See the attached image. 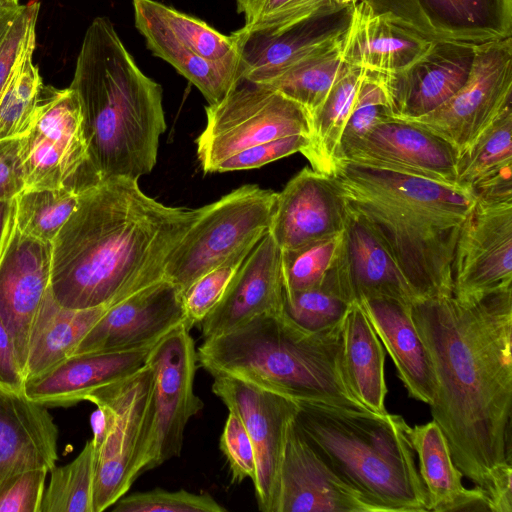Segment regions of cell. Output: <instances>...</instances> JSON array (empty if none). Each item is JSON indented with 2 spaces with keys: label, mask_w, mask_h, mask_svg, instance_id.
Instances as JSON below:
<instances>
[{
  "label": "cell",
  "mask_w": 512,
  "mask_h": 512,
  "mask_svg": "<svg viewBox=\"0 0 512 512\" xmlns=\"http://www.w3.org/2000/svg\"><path fill=\"white\" fill-rule=\"evenodd\" d=\"M474 46L434 41L407 68L385 74L391 117H420L449 100L469 76Z\"/></svg>",
  "instance_id": "24"
},
{
  "label": "cell",
  "mask_w": 512,
  "mask_h": 512,
  "mask_svg": "<svg viewBox=\"0 0 512 512\" xmlns=\"http://www.w3.org/2000/svg\"><path fill=\"white\" fill-rule=\"evenodd\" d=\"M328 176L392 256L415 301L453 295L456 243L476 202L471 190L341 158Z\"/></svg>",
  "instance_id": "3"
},
{
  "label": "cell",
  "mask_w": 512,
  "mask_h": 512,
  "mask_svg": "<svg viewBox=\"0 0 512 512\" xmlns=\"http://www.w3.org/2000/svg\"><path fill=\"white\" fill-rule=\"evenodd\" d=\"M81 192L70 185L23 190L14 198L18 229L30 237L52 243L76 209Z\"/></svg>",
  "instance_id": "37"
},
{
  "label": "cell",
  "mask_w": 512,
  "mask_h": 512,
  "mask_svg": "<svg viewBox=\"0 0 512 512\" xmlns=\"http://www.w3.org/2000/svg\"><path fill=\"white\" fill-rule=\"evenodd\" d=\"M308 144L306 135H292L244 149L220 162L215 172L259 168L273 161L302 152Z\"/></svg>",
  "instance_id": "48"
},
{
  "label": "cell",
  "mask_w": 512,
  "mask_h": 512,
  "mask_svg": "<svg viewBox=\"0 0 512 512\" xmlns=\"http://www.w3.org/2000/svg\"><path fill=\"white\" fill-rule=\"evenodd\" d=\"M19 5V0H0V6H15Z\"/></svg>",
  "instance_id": "53"
},
{
  "label": "cell",
  "mask_w": 512,
  "mask_h": 512,
  "mask_svg": "<svg viewBox=\"0 0 512 512\" xmlns=\"http://www.w3.org/2000/svg\"><path fill=\"white\" fill-rule=\"evenodd\" d=\"M212 392L244 425L252 442L258 509L277 512L280 472L287 436L298 412L296 401L231 376H214Z\"/></svg>",
  "instance_id": "14"
},
{
  "label": "cell",
  "mask_w": 512,
  "mask_h": 512,
  "mask_svg": "<svg viewBox=\"0 0 512 512\" xmlns=\"http://www.w3.org/2000/svg\"><path fill=\"white\" fill-rule=\"evenodd\" d=\"M342 360L346 382L370 412L387 413L383 345L357 303H352L342 323Z\"/></svg>",
  "instance_id": "32"
},
{
  "label": "cell",
  "mask_w": 512,
  "mask_h": 512,
  "mask_svg": "<svg viewBox=\"0 0 512 512\" xmlns=\"http://www.w3.org/2000/svg\"><path fill=\"white\" fill-rule=\"evenodd\" d=\"M13 199L7 201H0V248L4 237L6 224L12 208Z\"/></svg>",
  "instance_id": "51"
},
{
  "label": "cell",
  "mask_w": 512,
  "mask_h": 512,
  "mask_svg": "<svg viewBox=\"0 0 512 512\" xmlns=\"http://www.w3.org/2000/svg\"><path fill=\"white\" fill-rule=\"evenodd\" d=\"M412 316L436 378L431 415L488 510L512 512V286L417 300Z\"/></svg>",
  "instance_id": "1"
},
{
  "label": "cell",
  "mask_w": 512,
  "mask_h": 512,
  "mask_svg": "<svg viewBox=\"0 0 512 512\" xmlns=\"http://www.w3.org/2000/svg\"><path fill=\"white\" fill-rule=\"evenodd\" d=\"M339 158L459 186L457 150L436 134L404 120L391 118L378 124L364 137L342 146Z\"/></svg>",
  "instance_id": "18"
},
{
  "label": "cell",
  "mask_w": 512,
  "mask_h": 512,
  "mask_svg": "<svg viewBox=\"0 0 512 512\" xmlns=\"http://www.w3.org/2000/svg\"><path fill=\"white\" fill-rule=\"evenodd\" d=\"M114 512H223L226 509L209 493H192L184 489L168 491L154 488L118 499Z\"/></svg>",
  "instance_id": "44"
},
{
  "label": "cell",
  "mask_w": 512,
  "mask_h": 512,
  "mask_svg": "<svg viewBox=\"0 0 512 512\" xmlns=\"http://www.w3.org/2000/svg\"><path fill=\"white\" fill-rule=\"evenodd\" d=\"M346 217L329 176L305 167L277 192L268 232L282 251L291 250L341 233Z\"/></svg>",
  "instance_id": "23"
},
{
  "label": "cell",
  "mask_w": 512,
  "mask_h": 512,
  "mask_svg": "<svg viewBox=\"0 0 512 512\" xmlns=\"http://www.w3.org/2000/svg\"><path fill=\"white\" fill-rule=\"evenodd\" d=\"M342 323L309 332L283 310L263 313L206 338L197 348L198 363L213 377H235L296 402L368 411L345 379Z\"/></svg>",
  "instance_id": "5"
},
{
  "label": "cell",
  "mask_w": 512,
  "mask_h": 512,
  "mask_svg": "<svg viewBox=\"0 0 512 512\" xmlns=\"http://www.w3.org/2000/svg\"><path fill=\"white\" fill-rule=\"evenodd\" d=\"M219 448L225 456L231 473L232 483H241L255 478L256 459L250 437L240 421L232 412L228 413Z\"/></svg>",
  "instance_id": "46"
},
{
  "label": "cell",
  "mask_w": 512,
  "mask_h": 512,
  "mask_svg": "<svg viewBox=\"0 0 512 512\" xmlns=\"http://www.w3.org/2000/svg\"><path fill=\"white\" fill-rule=\"evenodd\" d=\"M206 126L197 138L204 172L247 148L292 135L309 136V118L296 102L268 86L241 81L222 100L206 106Z\"/></svg>",
  "instance_id": "11"
},
{
  "label": "cell",
  "mask_w": 512,
  "mask_h": 512,
  "mask_svg": "<svg viewBox=\"0 0 512 512\" xmlns=\"http://www.w3.org/2000/svg\"><path fill=\"white\" fill-rule=\"evenodd\" d=\"M36 37L22 52L0 94V140L25 135L33 121L44 86L39 68L33 62Z\"/></svg>",
  "instance_id": "36"
},
{
  "label": "cell",
  "mask_w": 512,
  "mask_h": 512,
  "mask_svg": "<svg viewBox=\"0 0 512 512\" xmlns=\"http://www.w3.org/2000/svg\"><path fill=\"white\" fill-rule=\"evenodd\" d=\"M364 74L365 70L349 65L309 119L308 144L301 154L317 172L328 175L332 169Z\"/></svg>",
  "instance_id": "33"
},
{
  "label": "cell",
  "mask_w": 512,
  "mask_h": 512,
  "mask_svg": "<svg viewBox=\"0 0 512 512\" xmlns=\"http://www.w3.org/2000/svg\"><path fill=\"white\" fill-rule=\"evenodd\" d=\"M452 272L458 299L512 286V200L476 198L457 239Z\"/></svg>",
  "instance_id": "15"
},
{
  "label": "cell",
  "mask_w": 512,
  "mask_h": 512,
  "mask_svg": "<svg viewBox=\"0 0 512 512\" xmlns=\"http://www.w3.org/2000/svg\"><path fill=\"white\" fill-rule=\"evenodd\" d=\"M295 424L333 470L382 512H428L401 415L297 402Z\"/></svg>",
  "instance_id": "6"
},
{
  "label": "cell",
  "mask_w": 512,
  "mask_h": 512,
  "mask_svg": "<svg viewBox=\"0 0 512 512\" xmlns=\"http://www.w3.org/2000/svg\"><path fill=\"white\" fill-rule=\"evenodd\" d=\"M409 437L418 457V471L428 495L429 511H488L482 491L464 487L463 474L455 465L447 439L434 420L410 427Z\"/></svg>",
  "instance_id": "31"
},
{
  "label": "cell",
  "mask_w": 512,
  "mask_h": 512,
  "mask_svg": "<svg viewBox=\"0 0 512 512\" xmlns=\"http://www.w3.org/2000/svg\"><path fill=\"white\" fill-rule=\"evenodd\" d=\"M334 4L339 6H349V5H355L361 0H331Z\"/></svg>",
  "instance_id": "52"
},
{
  "label": "cell",
  "mask_w": 512,
  "mask_h": 512,
  "mask_svg": "<svg viewBox=\"0 0 512 512\" xmlns=\"http://www.w3.org/2000/svg\"><path fill=\"white\" fill-rule=\"evenodd\" d=\"M134 22L147 48L192 83L208 104L240 82V56L232 34L156 0H132Z\"/></svg>",
  "instance_id": "7"
},
{
  "label": "cell",
  "mask_w": 512,
  "mask_h": 512,
  "mask_svg": "<svg viewBox=\"0 0 512 512\" xmlns=\"http://www.w3.org/2000/svg\"><path fill=\"white\" fill-rule=\"evenodd\" d=\"M153 346L74 354L39 378L25 383L24 393L48 408L68 407L86 401L94 390L145 367Z\"/></svg>",
  "instance_id": "27"
},
{
  "label": "cell",
  "mask_w": 512,
  "mask_h": 512,
  "mask_svg": "<svg viewBox=\"0 0 512 512\" xmlns=\"http://www.w3.org/2000/svg\"><path fill=\"white\" fill-rule=\"evenodd\" d=\"M512 107L506 109L461 154L457 163V183L471 191L493 182L512 178Z\"/></svg>",
  "instance_id": "34"
},
{
  "label": "cell",
  "mask_w": 512,
  "mask_h": 512,
  "mask_svg": "<svg viewBox=\"0 0 512 512\" xmlns=\"http://www.w3.org/2000/svg\"><path fill=\"white\" fill-rule=\"evenodd\" d=\"M510 107L512 37L475 45L464 85L437 109L403 120L441 137L460 156Z\"/></svg>",
  "instance_id": "13"
},
{
  "label": "cell",
  "mask_w": 512,
  "mask_h": 512,
  "mask_svg": "<svg viewBox=\"0 0 512 512\" xmlns=\"http://www.w3.org/2000/svg\"><path fill=\"white\" fill-rule=\"evenodd\" d=\"M339 42L293 65L262 85L277 90L299 104L310 119L334 83L349 67L342 58Z\"/></svg>",
  "instance_id": "35"
},
{
  "label": "cell",
  "mask_w": 512,
  "mask_h": 512,
  "mask_svg": "<svg viewBox=\"0 0 512 512\" xmlns=\"http://www.w3.org/2000/svg\"><path fill=\"white\" fill-rule=\"evenodd\" d=\"M184 323L182 294L163 277L109 307L80 341L74 354L153 346Z\"/></svg>",
  "instance_id": "19"
},
{
  "label": "cell",
  "mask_w": 512,
  "mask_h": 512,
  "mask_svg": "<svg viewBox=\"0 0 512 512\" xmlns=\"http://www.w3.org/2000/svg\"><path fill=\"white\" fill-rule=\"evenodd\" d=\"M245 247L196 279L182 294L185 324L191 329L208 316L223 297L230 281L253 249Z\"/></svg>",
  "instance_id": "41"
},
{
  "label": "cell",
  "mask_w": 512,
  "mask_h": 512,
  "mask_svg": "<svg viewBox=\"0 0 512 512\" xmlns=\"http://www.w3.org/2000/svg\"><path fill=\"white\" fill-rule=\"evenodd\" d=\"M0 385L24 392L25 381L19 367L10 334L0 317Z\"/></svg>",
  "instance_id": "50"
},
{
  "label": "cell",
  "mask_w": 512,
  "mask_h": 512,
  "mask_svg": "<svg viewBox=\"0 0 512 512\" xmlns=\"http://www.w3.org/2000/svg\"><path fill=\"white\" fill-rule=\"evenodd\" d=\"M186 324L162 337L151 349L152 385L135 460V475L181 455L189 420L204 407L194 392L197 349Z\"/></svg>",
  "instance_id": "8"
},
{
  "label": "cell",
  "mask_w": 512,
  "mask_h": 512,
  "mask_svg": "<svg viewBox=\"0 0 512 512\" xmlns=\"http://www.w3.org/2000/svg\"><path fill=\"white\" fill-rule=\"evenodd\" d=\"M69 87L80 102L99 179L149 174L166 130L163 90L141 71L109 18L96 17L88 26Z\"/></svg>",
  "instance_id": "4"
},
{
  "label": "cell",
  "mask_w": 512,
  "mask_h": 512,
  "mask_svg": "<svg viewBox=\"0 0 512 512\" xmlns=\"http://www.w3.org/2000/svg\"><path fill=\"white\" fill-rule=\"evenodd\" d=\"M111 307L73 309L45 294L32 324L24 369L25 383L39 378L74 354L80 341Z\"/></svg>",
  "instance_id": "30"
},
{
  "label": "cell",
  "mask_w": 512,
  "mask_h": 512,
  "mask_svg": "<svg viewBox=\"0 0 512 512\" xmlns=\"http://www.w3.org/2000/svg\"><path fill=\"white\" fill-rule=\"evenodd\" d=\"M51 257L52 243L18 229L13 199L0 248V317L23 377L32 324L50 288Z\"/></svg>",
  "instance_id": "17"
},
{
  "label": "cell",
  "mask_w": 512,
  "mask_h": 512,
  "mask_svg": "<svg viewBox=\"0 0 512 512\" xmlns=\"http://www.w3.org/2000/svg\"><path fill=\"white\" fill-rule=\"evenodd\" d=\"M19 154L24 190L70 185L83 191L101 181L89 160L80 102L70 87L43 86Z\"/></svg>",
  "instance_id": "12"
},
{
  "label": "cell",
  "mask_w": 512,
  "mask_h": 512,
  "mask_svg": "<svg viewBox=\"0 0 512 512\" xmlns=\"http://www.w3.org/2000/svg\"><path fill=\"white\" fill-rule=\"evenodd\" d=\"M350 305L323 285L302 291L283 290L284 313L309 332L341 324Z\"/></svg>",
  "instance_id": "42"
},
{
  "label": "cell",
  "mask_w": 512,
  "mask_h": 512,
  "mask_svg": "<svg viewBox=\"0 0 512 512\" xmlns=\"http://www.w3.org/2000/svg\"><path fill=\"white\" fill-rule=\"evenodd\" d=\"M39 2L21 5L20 11L0 43V94L28 42L36 37Z\"/></svg>",
  "instance_id": "47"
},
{
  "label": "cell",
  "mask_w": 512,
  "mask_h": 512,
  "mask_svg": "<svg viewBox=\"0 0 512 512\" xmlns=\"http://www.w3.org/2000/svg\"><path fill=\"white\" fill-rule=\"evenodd\" d=\"M241 27L247 32H279L311 15L335 6L331 0H235ZM339 6V5H338Z\"/></svg>",
  "instance_id": "40"
},
{
  "label": "cell",
  "mask_w": 512,
  "mask_h": 512,
  "mask_svg": "<svg viewBox=\"0 0 512 512\" xmlns=\"http://www.w3.org/2000/svg\"><path fill=\"white\" fill-rule=\"evenodd\" d=\"M48 472L38 467L6 479L0 485V512H40Z\"/></svg>",
  "instance_id": "45"
},
{
  "label": "cell",
  "mask_w": 512,
  "mask_h": 512,
  "mask_svg": "<svg viewBox=\"0 0 512 512\" xmlns=\"http://www.w3.org/2000/svg\"><path fill=\"white\" fill-rule=\"evenodd\" d=\"M353 5H335L279 32L233 35L240 56L241 81L263 84L293 65L336 45L346 31Z\"/></svg>",
  "instance_id": "20"
},
{
  "label": "cell",
  "mask_w": 512,
  "mask_h": 512,
  "mask_svg": "<svg viewBox=\"0 0 512 512\" xmlns=\"http://www.w3.org/2000/svg\"><path fill=\"white\" fill-rule=\"evenodd\" d=\"M391 118L385 74L365 71L342 132L340 148L364 137L375 126Z\"/></svg>",
  "instance_id": "43"
},
{
  "label": "cell",
  "mask_w": 512,
  "mask_h": 512,
  "mask_svg": "<svg viewBox=\"0 0 512 512\" xmlns=\"http://www.w3.org/2000/svg\"><path fill=\"white\" fill-rule=\"evenodd\" d=\"M322 285L348 304L383 297L410 304L416 300L387 249L348 209L340 246Z\"/></svg>",
  "instance_id": "21"
},
{
  "label": "cell",
  "mask_w": 512,
  "mask_h": 512,
  "mask_svg": "<svg viewBox=\"0 0 512 512\" xmlns=\"http://www.w3.org/2000/svg\"><path fill=\"white\" fill-rule=\"evenodd\" d=\"M277 512H382L341 478L292 423L285 446Z\"/></svg>",
  "instance_id": "22"
},
{
  "label": "cell",
  "mask_w": 512,
  "mask_h": 512,
  "mask_svg": "<svg viewBox=\"0 0 512 512\" xmlns=\"http://www.w3.org/2000/svg\"><path fill=\"white\" fill-rule=\"evenodd\" d=\"M433 42L390 22L359 1L353 5L339 47L343 60L350 66L394 74L421 57Z\"/></svg>",
  "instance_id": "29"
},
{
  "label": "cell",
  "mask_w": 512,
  "mask_h": 512,
  "mask_svg": "<svg viewBox=\"0 0 512 512\" xmlns=\"http://www.w3.org/2000/svg\"><path fill=\"white\" fill-rule=\"evenodd\" d=\"M342 232L291 250H281L284 291H302L322 286L337 254Z\"/></svg>",
  "instance_id": "39"
},
{
  "label": "cell",
  "mask_w": 512,
  "mask_h": 512,
  "mask_svg": "<svg viewBox=\"0 0 512 512\" xmlns=\"http://www.w3.org/2000/svg\"><path fill=\"white\" fill-rule=\"evenodd\" d=\"M58 434L48 407L0 385V485L21 471L55 466Z\"/></svg>",
  "instance_id": "26"
},
{
  "label": "cell",
  "mask_w": 512,
  "mask_h": 512,
  "mask_svg": "<svg viewBox=\"0 0 512 512\" xmlns=\"http://www.w3.org/2000/svg\"><path fill=\"white\" fill-rule=\"evenodd\" d=\"M282 310L281 249L267 232L248 254L219 303L199 326L206 339L227 333L260 314Z\"/></svg>",
  "instance_id": "25"
},
{
  "label": "cell",
  "mask_w": 512,
  "mask_h": 512,
  "mask_svg": "<svg viewBox=\"0 0 512 512\" xmlns=\"http://www.w3.org/2000/svg\"><path fill=\"white\" fill-rule=\"evenodd\" d=\"M40 512H94V446L88 440L64 466H53Z\"/></svg>",
  "instance_id": "38"
},
{
  "label": "cell",
  "mask_w": 512,
  "mask_h": 512,
  "mask_svg": "<svg viewBox=\"0 0 512 512\" xmlns=\"http://www.w3.org/2000/svg\"><path fill=\"white\" fill-rule=\"evenodd\" d=\"M429 41L479 45L512 37V0H361Z\"/></svg>",
  "instance_id": "16"
},
{
  "label": "cell",
  "mask_w": 512,
  "mask_h": 512,
  "mask_svg": "<svg viewBox=\"0 0 512 512\" xmlns=\"http://www.w3.org/2000/svg\"><path fill=\"white\" fill-rule=\"evenodd\" d=\"M20 137L0 140V201L14 199L24 190Z\"/></svg>",
  "instance_id": "49"
},
{
  "label": "cell",
  "mask_w": 512,
  "mask_h": 512,
  "mask_svg": "<svg viewBox=\"0 0 512 512\" xmlns=\"http://www.w3.org/2000/svg\"><path fill=\"white\" fill-rule=\"evenodd\" d=\"M152 369L104 385L87 397L93 413L94 512H102L124 496L134 481L135 460L141 440L152 385Z\"/></svg>",
  "instance_id": "9"
},
{
  "label": "cell",
  "mask_w": 512,
  "mask_h": 512,
  "mask_svg": "<svg viewBox=\"0 0 512 512\" xmlns=\"http://www.w3.org/2000/svg\"><path fill=\"white\" fill-rule=\"evenodd\" d=\"M357 304L393 360L409 397L430 405L436 393V378L413 320L412 304L384 297Z\"/></svg>",
  "instance_id": "28"
},
{
  "label": "cell",
  "mask_w": 512,
  "mask_h": 512,
  "mask_svg": "<svg viewBox=\"0 0 512 512\" xmlns=\"http://www.w3.org/2000/svg\"><path fill=\"white\" fill-rule=\"evenodd\" d=\"M277 192L243 185L203 206L202 213L173 249L164 278L182 293L196 279L268 232Z\"/></svg>",
  "instance_id": "10"
},
{
  "label": "cell",
  "mask_w": 512,
  "mask_h": 512,
  "mask_svg": "<svg viewBox=\"0 0 512 512\" xmlns=\"http://www.w3.org/2000/svg\"><path fill=\"white\" fill-rule=\"evenodd\" d=\"M202 207H171L138 180L114 177L84 189L52 241L50 290L62 306H112L164 277L167 261Z\"/></svg>",
  "instance_id": "2"
}]
</instances>
